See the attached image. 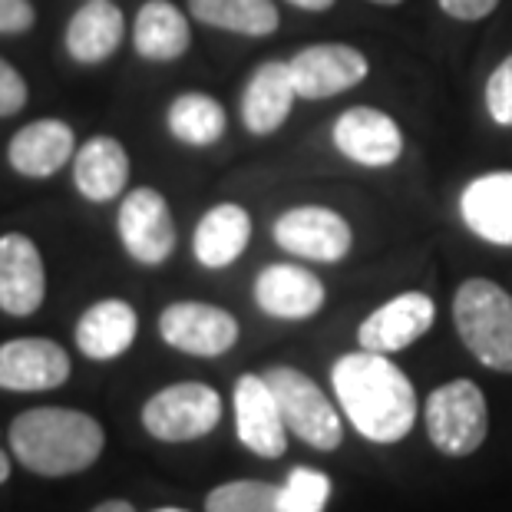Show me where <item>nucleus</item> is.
I'll use <instances>...</instances> for the list:
<instances>
[{
    "mask_svg": "<svg viewBox=\"0 0 512 512\" xmlns=\"http://www.w3.org/2000/svg\"><path fill=\"white\" fill-rule=\"evenodd\" d=\"M331 384L347 420L370 443H397L417 423V390L387 354H344L331 370Z\"/></svg>",
    "mask_w": 512,
    "mask_h": 512,
    "instance_id": "1",
    "label": "nucleus"
},
{
    "mask_svg": "<svg viewBox=\"0 0 512 512\" xmlns=\"http://www.w3.org/2000/svg\"><path fill=\"white\" fill-rule=\"evenodd\" d=\"M106 433L90 413L37 407L10 423V450L37 476H73L100 460Z\"/></svg>",
    "mask_w": 512,
    "mask_h": 512,
    "instance_id": "2",
    "label": "nucleus"
},
{
    "mask_svg": "<svg viewBox=\"0 0 512 512\" xmlns=\"http://www.w3.org/2000/svg\"><path fill=\"white\" fill-rule=\"evenodd\" d=\"M453 324L479 364L512 374V294L506 288L470 278L453 298Z\"/></svg>",
    "mask_w": 512,
    "mask_h": 512,
    "instance_id": "3",
    "label": "nucleus"
},
{
    "mask_svg": "<svg viewBox=\"0 0 512 512\" xmlns=\"http://www.w3.org/2000/svg\"><path fill=\"white\" fill-rule=\"evenodd\" d=\"M265 380L275 390V400L281 407V417H285L288 433H294L298 440H304L321 453H331L341 446L344 440L341 417H337L328 394L308 374H301L294 367H271L265 370Z\"/></svg>",
    "mask_w": 512,
    "mask_h": 512,
    "instance_id": "4",
    "label": "nucleus"
},
{
    "mask_svg": "<svg viewBox=\"0 0 512 512\" xmlns=\"http://www.w3.org/2000/svg\"><path fill=\"white\" fill-rule=\"evenodd\" d=\"M489 410L473 380H450L427 397V437L443 456H470L486 443Z\"/></svg>",
    "mask_w": 512,
    "mask_h": 512,
    "instance_id": "5",
    "label": "nucleus"
},
{
    "mask_svg": "<svg viewBox=\"0 0 512 512\" xmlns=\"http://www.w3.org/2000/svg\"><path fill=\"white\" fill-rule=\"evenodd\" d=\"M222 420V397L209 384H172L159 394H152L143 407V427L149 437L162 443H189L219 427Z\"/></svg>",
    "mask_w": 512,
    "mask_h": 512,
    "instance_id": "6",
    "label": "nucleus"
},
{
    "mask_svg": "<svg viewBox=\"0 0 512 512\" xmlns=\"http://www.w3.org/2000/svg\"><path fill=\"white\" fill-rule=\"evenodd\" d=\"M159 334L182 354L222 357L238 341V321L215 304L176 301L159 314Z\"/></svg>",
    "mask_w": 512,
    "mask_h": 512,
    "instance_id": "7",
    "label": "nucleus"
},
{
    "mask_svg": "<svg viewBox=\"0 0 512 512\" xmlns=\"http://www.w3.org/2000/svg\"><path fill=\"white\" fill-rule=\"evenodd\" d=\"M119 238L139 265H162L176 252V222L156 189H133L119 205Z\"/></svg>",
    "mask_w": 512,
    "mask_h": 512,
    "instance_id": "8",
    "label": "nucleus"
},
{
    "mask_svg": "<svg viewBox=\"0 0 512 512\" xmlns=\"http://www.w3.org/2000/svg\"><path fill=\"white\" fill-rule=\"evenodd\" d=\"M275 242L285 252L308 258V261H341L351 252V225L344 222V215L324 205H298L288 209L275 222Z\"/></svg>",
    "mask_w": 512,
    "mask_h": 512,
    "instance_id": "9",
    "label": "nucleus"
},
{
    "mask_svg": "<svg viewBox=\"0 0 512 512\" xmlns=\"http://www.w3.org/2000/svg\"><path fill=\"white\" fill-rule=\"evenodd\" d=\"M235 430L255 456L278 460L288 453V427L265 374H245L235 384Z\"/></svg>",
    "mask_w": 512,
    "mask_h": 512,
    "instance_id": "10",
    "label": "nucleus"
},
{
    "mask_svg": "<svg viewBox=\"0 0 512 512\" xmlns=\"http://www.w3.org/2000/svg\"><path fill=\"white\" fill-rule=\"evenodd\" d=\"M70 380V354L50 337H17L0 344V387L14 394L57 390Z\"/></svg>",
    "mask_w": 512,
    "mask_h": 512,
    "instance_id": "11",
    "label": "nucleus"
},
{
    "mask_svg": "<svg viewBox=\"0 0 512 512\" xmlns=\"http://www.w3.org/2000/svg\"><path fill=\"white\" fill-rule=\"evenodd\" d=\"M301 100H324L344 90H354L367 76V57L344 43H318L304 47L288 60Z\"/></svg>",
    "mask_w": 512,
    "mask_h": 512,
    "instance_id": "12",
    "label": "nucleus"
},
{
    "mask_svg": "<svg viewBox=\"0 0 512 512\" xmlns=\"http://www.w3.org/2000/svg\"><path fill=\"white\" fill-rule=\"evenodd\" d=\"M47 294V271H43L40 248L27 235H0V311L10 318H30L40 311Z\"/></svg>",
    "mask_w": 512,
    "mask_h": 512,
    "instance_id": "13",
    "label": "nucleus"
},
{
    "mask_svg": "<svg viewBox=\"0 0 512 512\" xmlns=\"http://www.w3.org/2000/svg\"><path fill=\"white\" fill-rule=\"evenodd\" d=\"M433 321H437V304L427 294L407 291L370 314L361 324V331H357V341H361L364 351L394 354L410 347L413 341H420L433 328Z\"/></svg>",
    "mask_w": 512,
    "mask_h": 512,
    "instance_id": "14",
    "label": "nucleus"
},
{
    "mask_svg": "<svg viewBox=\"0 0 512 512\" xmlns=\"http://www.w3.org/2000/svg\"><path fill=\"white\" fill-rule=\"evenodd\" d=\"M334 146L341 149V156L357 162V166L384 169L400 159L403 136L387 113L370 110V106H354V110L337 116Z\"/></svg>",
    "mask_w": 512,
    "mask_h": 512,
    "instance_id": "15",
    "label": "nucleus"
},
{
    "mask_svg": "<svg viewBox=\"0 0 512 512\" xmlns=\"http://www.w3.org/2000/svg\"><path fill=\"white\" fill-rule=\"evenodd\" d=\"M258 308L281 321H308L321 311L324 285L301 265H268L255 281Z\"/></svg>",
    "mask_w": 512,
    "mask_h": 512,
    "instance_id": "16",
    "label": "nucleus"
},
{
    "mask_svg": "<svg viewBox=\"0 0 512 512\" xmlns=\"http://www.w3.org/2000/svg\"><path fill=\"white\" fill-rule=\"evenodd\" d=\"M460 215L483 242L512 245V172L473 179L460 195Z\"/></svg>",
    "mask_w": 512,
    "mask_h": 512,
    "instance_id": "17",
    "label": "nucleus"
},
{
    "mask_svg": "<svg viewBox=\"0 0 512 512\" xmlns=\"http://www.w3.org/2000/svg\"><path fill=\"white\" fill-rule=\"evenodd\" d=\"M73 146V129L63 119H37L10 139L7 162L27 179H47L67 166Z\"/></svg>",
    "mask_w": 512,
    "mask_h": 512,
    "instance_id": "18",
    "label": "nucleus"
},
{
    "mask_svg": "<svg viewBox=\"0 0 512 512\" xmlns=\"http://www.w3.org/2000/svg\"><path fill=\"white\" fill-rule=\"evenodd\" d=\"M294 100H298V86H294L288 63H281V60L261 63L252 80H248L245 96H242L245 126L258 136L275 133L288 119Z\"/></svg>",
    "mask_w": 512,
    "mask_h": 512,
    "instance_id": "19",
    "label": "nucleus"
},
{
    "mask_svg": "<svg viewBox=\"0 0 512 512\" xmlns=\"http://www.w3.org/2000/svg\"><path fill=\"white\" fill-rule=\"evenodd\" d=\"M136 331L139 318L133 304L106 298L83 311L80 324H76V347L93 361H113V357L126 354L133 347Z\"/></svg>",
    "mask_w": 512,
    "mask_h": 512,
    "instance_id": "20",
    "label": "nucleus"
},
{
    "mask_svg": "<svg viewBox=\"0 0 512 512\" xmlns=\"http://www.w3.org/2000/svg\"><path fill=\"white\" fill-rule=\"evenodd\" d=\"M248 242H252L248 212L235 202H222L202 215L192 238V252L205 268H228L232 261L242 258Z\"/></svg>",
    "mask_w": 512,
    "mask_h": 512,
    "instance_id": "21",
    "label": "nucleus"
},
{
    "mask_svg": "<svg viewBox=\"0 0 512 512\" xmlns=\"http://www.w3.org/2000/svg\"><path fill=\"white\" fill-rule=\"evenodd\" d=\"M129 156L119 139L93 136L73 159V182L90 202H113L126 189Z\"/></svg>",
    "mask_w": 512,
    "mask_h": 512,
    "instance_id": "22",
    "label": "nucleus"
},
{
    "mask_svg": "<svg viewBox=\"0 0 512 512\" xmlns=\"http://www.w3.org/2000/svg\"><path fill=\"white\" fill-rule=\"evenodd\" d=\"M123 10L110 0H86L67 27V50L76 63H103L123 43Z\"/></svg>",
    "mask_w": 512,
    "mask_h": 512,
    "instance_id": "23",
    "label": "nucleus"
},
{
    "mask_svg": "<svg viewBox=\"0 0 512 512\" xmlns=\"http://www.w3.org/2000/svg\"><path fill=\"white\" fill-rule=\"evenodd\" d=\"M189 24L179 14L169 0H149L143 4L136 17V30H133V43L139 50V57L146 60H179L185 50H189Z\"/></svg>",
    "mask_w": 512,
    "mask_h": 512,
    "instance_id": "24",
    "label": "nucleus"
},
{
    "mask_svg": "<svg viewBox=\"0 0 512 512\" xmlns=\"http://www.w3.org/2000/svg\"><path fill=\"white\" fill-rule=\"evenodd\" d=\"M195 20L245 37H268L278 30L275 0H189Z\"/></svg>",
    "mask_w": 512,
    "mask_h": 512,
    "instance_id": "25",
    "label": "nucleus"
},
{
    "mask_svg": "<svg viewBox=\"0 0 512 512\" xmlns=\"http://www.w3.org/2000/svg\"><path fill=\"white\" fill-rule=\"evenodd\" d=\"M169 133L185 146H212L225 133V110L205 93H185L169 106Z\"/></svg>",
    "mask_w": 512,
    "mask_h": 512,
    "instance_id": "26",
    "label": "nucleus"
},
{
    "mask_svg": "<svg viewBox=\"0 0 512 512\" xmlns=\"http://www.w3.org/2000/svg\"><path fill=\"white\" fill-rule=\"evenodd\" d=\"M278 489L261 479H232L205 496V512H281Z\"/></svg>",
    "mask_w": 512,
    "mask_h": 512,
    "instance_id": "27",
    "label": "nucleus"
},
{
    "mask_svg": "<svg viewBox=\"0 0 512 512\" xmlns=\"http://www.w3.org/2000/svg\"><path fill=\"white\" fill-rule=\"evenodd\" d=\"M331 499V476L311 466L291 470L285 486L278 489V509L281 512H324Z\"/></svg>",
    "mask_w": 512,
    "mask_h": 512,
    "instance_id": "28",
    "label": "nucleus"
},
{
    "mask_svg": "<svg viewBox=\"0 0 512 512\" xmlns=\"http://www.w3.org/2000/svg\"><path fill=\"white\" fill-rule=\"evenodd\" d=\"M486 110L499 126H512V53L493 70V76H489Z\"/></svg>",
    "mask_w": 512,
    "mask_h": 512,
    "instance_id": "29",
    "label": "nucleus"
},
{
    "mask_svg": "<svg viewBox=\"0 0 512 512\" xmlns=\"http://www.w3.org/2000/svg\"><path fill=\"white\" fill-rule=\"evenodd\" d=\"M27 106V83L7 60H0V116H14Z\"/></svg>",
    "mask_w": 512,
    "mask_h": 512,
    "instance_id": "30",
    "label": "nucleus"
},
{
    "mask_svg": "<svg viewBox=\"0 0 512 512\" xmlns=\"http://www.w3.org/2000/svg\"><path fill=\"white\" fill-rule=\"evenodd\" d=\"M34 27L30 0H0V34H24Z\"/></svg>",
    "mask_w": 512,
    "mask_h": 512,
    "instance_id": "31",
    "label": "nucleus"
},
{
    "mask_svg": "<svg viewBox=\"0 0 512 512\" xmlns=\"http://www.w3.org/2000/svg\"><path fill=\"white\" fill-rule=\"evenodd\" d=\"M440 7L456 20H483L499 7V0H440Z\"/></svg>",
    "mask_w": 512,
    "mask_h": 512,
    "instance_id": "32",
    "label": "nucleus"
},
{
    "mask_svg": "<svg viewBox=\"0 0 512 512\" xmlns=\"http://www.w3.org/2000/svg\"><path fill=\"white\" fill-rule=\"evenodd\" d=\"M93 512H136V506L126 503V499H106V503H100Z\"/></svg>",
    "mask_w": 512,
    "mask_h": 512,
    "instance_id": "33",
    "label": "nucleus"
},
{
    "mask_svg": "<svg viewBox=\"0 0 512 512\" xmlns=\"http://www.w3.org/2000/svg\"><path fill=\"white\" fill-rule=\"evenodd\" d=\"M288 4L301 7V10H328V7H334V0H288Z\"/></svg>",
    "mask_w": 512,
    "mask_h": 512,
    "instance_id": "34",
    "label": "nucleus"
},
{
    "mask_svg": "<svg viewBox=\"0 0 512 512\" xmlns=\"http://www.w3.org/2000/svg\"><path fill=\"white\" fill-rule=\"evenodd\" d=\"M10 479V460H7V453H4V446H0V486H4Z\"/></svg>",
    "mask_w": 512,
    "mask_h": 512,
    "instance_id": "35",
    "label": "nucleus"
},
{
    "mask_svg": "<svg viewBox=\"0 0 512 512\" xmlns=\"http://www.w3.org/2000/svg\"><path fill=\"white\" fill-rule=\"evenodd\" d=\"M370 4H384V7H394V4H400V0H370Z\"/></svg>",
    "mask_w": 512,
    "mask_h": 512,
    "instance_id": "36",
    "label": "nucleus"
},
{
    "mask_svg": "<svg viewBox=\"0 0 512 512\" xmlns=\"http://www.w3.org/2000/svg\"><path fill=\"white\" fill-rule=\"evenodd\" d=\"M152 512H185V509H172V506H166V509H152Z\"/></svg>",
    "mask_w": 512,
    "mask_h": 512,
    "instance_id": "37",
    "label": "nucleus"
}]
</instances>
